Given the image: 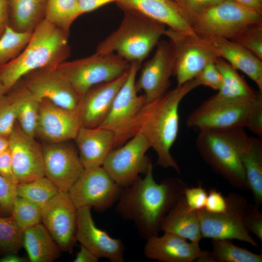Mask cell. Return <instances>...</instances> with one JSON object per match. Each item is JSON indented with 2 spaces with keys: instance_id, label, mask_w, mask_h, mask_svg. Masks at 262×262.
I'll return each instance as SVG.
<instances>
[{
  "instance_id": "obj_36",
  "label": "cell",
  "mask_w": 262,
  "mask_h": 262,
  "mask_svg": "<svg viewBox=\"0 0 262 262\" xmlns=\"http://www.w3.org/2000/svg\"><path fill=\"white\" fill-rule=\"evenodd\" d=\"M32 33H18L6 26L0 37V66L13 60L21 53L30 40Z\"/></svg>"
},
{
  "instance_id": "obj_32",
  "label": "cell",
  "mask_w": 262,
  "mask_h": 262,
  "mask_svg": "<svg viewBox=\"0 0 262 262\" xmlns=\"http://www.w3.org/2000/svg\"><path fill=\"white\" fill-rule=\"evenodd\" d=\"M213 249L205 251L198 262H262V255L234 245L229 239H213Z\"/></svg>"
},
{
  "instance_id": "obj_15",
  "label": "cell",
  "mask_w": 262,
  "mask_h": 262,
  "mask_svg": "<svg viewBox=\"0 0 262 262\" xmlns=\"http://www.w3.org/2000/svg\"><path fill=\"white\" fill-rule=\"evenodd\" d=\"M77 212L68 192L61 191L42 208V223L61 251L73 252L77 242Z\"/></svg>"
},
{
  "instance_id": "obj_46",
  "label": "cell",
  "mask_w": 262,
  "mask_h": 262,
  "mask_svg": "<svg viewBox=\"0 0 262 262\" xmlns=\"http://www.w3.org/2000/svg\"><path fill=\"white\" fill-rule=\"evenodd\" d=\"M0 174L10 183L14 185L17 184L9 148L0 154Z\"/></svg>"
},
{
  "instance_id": "obj_26",
  "label": "cell",
  "mask_w": 262,
  "mask_h": 262,
  "mask_svg": "<svg viewBox=\"0 0 262 262\" xmlns=\"http://www.w3.org/2000/svg\"><path fill=\"white\" fill-rule=\"evenodd\" d=\"M161 230L199 244L202 237L198 212L188 207L184 195L164 218Z\"/></svg>"
},
{
  "instance_id": "obj_4",
  "label": "cell",
  "mask_w": 262,
  "mask_h": 262,
  "mask_svg": "<svg viewBox=\"0 0 262 262\" xmlns=\"http://www.w3.org/2000/svg\"><path fill=\"white\" fill-rule=\"evenodd\" d=\"M250 140L244 128L199 131L196 147L205 162L232 187L249 190L241 157Z\"/></svg>"
},
{
  "instance_id": "obj_34",
  "label": "cell",
  "mask_w": 262,
  "mask_h": 262,
  "mask_svg": "<svg viewBox=\"0 0 262 262\" xmlns=\"http://www.w3.org/2000/svg\"><path fill=\"white\" fill-rule=\"evenodd\" d=\"M59 192L52 182L45 176L35 180L17 183L16 196L26 198L43 208Z\"/></svg>"
},
{
  "instance_id": "obj_37",
  "label": "cell",
  "mask_w": 262,
  "mask_h": 262,
  "mask_svg": "<svg viewBox=\"0 0 262 262\" xmlns=\"http://www.w3.org/2000/svg\"><path fill=\"white\" fill-rule=\"evenodd\" d=\"M23 231L13 217L0 216V251L16 253L22 246Z\"/></svg>"
},
{
  "instance_id": "obj_45",
  "label": "cell",
  "mask_w": 262,
  "mask_h": 262,
  "mask_svg": "<svg viewBox=\"0 0 262 262\" xmlns=\"http://www.w3.org/2000/svg\"><path fill=\"white\" fill-rule=\"evenodd\" d=\"M227 207L226 197L220 192L214 188L209 190L204 208L206 211L212 213H222L226 211Z\"/></svg>"
},
{
  "instance_id": "obj_22",
  "label": "cell",
  "mask_w": 262,
  "mask_h": 262,
  "mask_svg": "<svg viewBox=\"0 0 262 262\" xmlns=\"http://www.w3.org/2000/svg\"><path fill=\"white\" fill-rule=\"evenodd\" d=\"M199 244L187 242L175 234L164 232L146 240L144 248L145 257L161 262H192L203 256Z\"/></svg>"
},
{
  "instance_id": "obj_11",
  "label": "cell",
  "mask_w": 262,
  "mask_h": 262,
  "mask_svg": "<svg viewBox=\"0 0 262 262\" xmlns=\"http://www.w3.org/2000/svg\"><path fill=\"white\" fill-rule=\"evenodd\" d=\"M123 188L101 166L84 168L68 193L77 209L88 207L103 213L117 201Z\"/></svg>"
},
{
  "instance_id": "obj_27",
  "label": "cell",
  "mask_w": 262,
  "mask_h": 262,
  "mask_svg": "<svg viewBox=\"0 0 262 262\" xmlns=\"http://www.w3.org/2000/svg\"><path fill=\"white\" fill-rule=\"evenodd\" d=\"M6 94L14 105L16 122L25 133L35 138L40 101L20 80Z\"/></svg>"
},
{
  "instance_id": "obj_33",
  "label": "cell",
  "mask_w": 262,
  "mask_h": 262,
  "mask_svg": "<svg viewBox=\"0 0 262 262\" xmlns=\"http://www.w3.org/2000/svg\"><path fill=\"white\" fill-rule=\"evenodd\" d=\"M81 15L79 0H47L44 20L69 35L71 26Z\"/></svg>"
},
{
  "instance_id": "obj_53",
  "label": "cell",
  "mask_w": 262,
  "mask_h": 262,
  "mask_svg": "<svg viewBox=\"0 0 262 262\" xmlns=\"http://www.w3.org/2000/svg\"><path fill=\"white\" fill-rule=\"evenodd\" d=\"M5 94L3 86L0 82V98L4 95Z\"/></svg>"
},
{
  "instance_id": "obj_38",
  "label": "cell",
  "mask_w": 262,
  "mask_h": 262,
  "mask_svg": "<svg viewBox=\"0 0 262 262\" xmlns=\"http://www.w3.org/2000/svg\"><path fill=\"white\" fill-rule=\"evenodd\" d=\"M230 40L243 46L262 60V23L246 27Z\"/></svg>"
},
{
  "instance_id": "obj_23",
  "label": "cell",
  "mask_w": 262,
  "mask_h": 262,
  "mask_svg": "<svg viewBox=\"0 0 262 262\" xmlns=\"http://www.w3.org/2000/svg\"><path fill=\"white\" fill-rule=\"evenodd\" d=\"M217 57L226 60L233 67L249 77L262 93V60L240 45L227 38L199 35Z\"/></svg>"
},
{
  "instance_id": "obj_14",
  "label": "cell",
  "mask_w": 262,
  "mask_h": 262,
  "mask_svg": "<svg viewBox=\"0 0 262 262\" xmlns=\"http://www.w3.org/2000/svg\"><path fill=\"white\" fill-rule=\"evenodd\" d=\"M20 81L39 101L47 99L77 113L81 97L57 67L33 71Z\"/></svg>"
},
{
  "instance_id": "obj_19",
  "label": "cell",
  "mask_w": 262,
  "mask_h": 262,
  "mask_svg": "<svg viewBox=\"0 0 262 262\" xmlns=\"http://www.w3.org/2000/svg\"><path fill=\"white\" fill-rule=\"evenodd\" d=\"M81 127L78 113L47 99L40 100L35 138L43 143L74 140Z\"/></svg>"
},
{
  "instance_id": "obj_30",
  "label": "cell",
  "mask_w": 262,
  "mask_h": 262,
  "mask_svg": "<svg viewBox=\"0 0 262 262\" xmlns=\"http://www.w3.org/2000/svg\"><path fill=\"white\" fill-rule=\"evenodd\" d=\"M241 160L249 190L256 206H259L262 203V143L260 139L250 136Z\"/></svg>"
},
{
  "instance_id": "obj_8",
  "label": "cell",
  "mask_w": 262,
  "mask_h": 262,
  "mask_svg": "<svg viewBox=\"0 0 262 262\" xmlns=\"http://www.w3.org/2000/svg\"><path fill=\"white\" fill-rule=\"evenodd\" d=\"M127 78L117 92L107 116L98 127L112 131L117 147L134 135L136 123L145 104L144 95H139L136 88V75L142 64L130 63Z\"/></svg>"
},
{
  "instance_id": "obj_52",
  "label": "cell",
  "mask_w": 262,
  "mask_h": 262,
  "mask_svg": "<svg viewBox=\"0 0 262 262\" xmlns=\"http://www.w3.org/2000/svg\"><path fill=\"white\" fill-rule=\"evenodd\" d=\"M9 148L8 137L0 135V154Z\"/></svg>"
},
{
  "instance_id": "obj_48",
  "label": "cell",
  "mask_w": 262,
  "mask_h": 262,
  "mask_svg": "<svg viewBox=\"0 0 262 262\" xmlns=\"http://www.w3.org/2000/svg\"><path fill=\"white\" fill-rule=\"evenodd\" d=\"M99 258L90 250L81 245L80 249L76 254L74 262H97Z\"/></svg>"
},
{
  "instance_id": "obj_1",
  "label": "cell",
  "mask_w": 262,
  "mask_h": 262,
  "mask_svg": "<svg viewBox=\"0 0 262 262\" xmlns=\"http://www.w3.org/2000/svg\"><path fill=\"white\" fill-rule=\"evenodd\" d=\"M187 187L177 178H166L157 183L151 165L144 178L139 177L123 188L115 210L122 218L132 222L146 240L158 235L164 218Z\"/></svg>"
},
{
  "instance_id": "obj_10",
  "label": "cell",
  "mask_w": 262,
  "mask_h": 262,
  "mask_svg": "<svg viewBox=\"0 0 262 262\" xmlns=\"http://www.w3.org/2000/svg\"><path fill=\"white\" fill-rule=\"evenodd\" d=\"M225 197L227 207L224 213H212L205 209L197 211L202 238L236 239L260 249L244 225L246 199L235 193H229Z\"/></svg>"
},
{
  "instance_id": "obj_47",
  "label": "cell",
  "mask_w": 262,
  "mask_h": 262,
  "mask_svg": "<svg viewBox=\"0 0 262 262\" xmlns=\"http://www.w3.org/2000/svg\"><path fill=\"white\" fill-rule=\"evenodd\" d=\"M119 0H79L81 15L92 12L111 2H117Z\"/></svg>"
},
{
  "instance_id": "obj_20",
  "label": "cell",
  "mask_w": 262,
  "mask_h": 262,
  "mask_svg": "<svg viewBox=\"0 0 262 262\" xmlns=\"http://www.w3.org/2000/svg\"><path fill=\"white\" fill-rule=\"evenodd\" d=\"M90 207L77 209L76 240L99 258L111 262L125 261V246L120 239L110 236L95 225Z\"/></svg>"
},
{
  "instance_id": "obj_44",
  "label": "cell",
  "mask_w": 262,
  "mask_h": 262,
  "mask_svg": "<svg viewBox=\"0 0 262 262\" xmlns=\"http://www.w3.org/2000/svg\"><path fill=\"white\" fill-rule=\"evenodd\" d=\"M184 196L187 204L192 210L198 211L204 209L207 193L201 184L196 187H187L185 190Z\"/></svg>"
},
{
  "instance_id": "obj_7",
  "label": "cell",
  "mask_w": 262,
  "mask_h": 262,
  "mask_svg": "<svg viewBox=\"0 0 262 262\" xmlns=\"http://www.w3.org/2000/svg\"><path fill=\"white\" fill-rule=\"evenodd\" d=\"M262 23V12L234 0H223L196 14L189 24L197 34L232 39L251 25Z\"/></svg>"
},
{
  "instance_id": "obj_42",
  "label": "cell",
  "mask_w": 262,
  "mask_h": 262,
  "mask_svg": "<svg viewBox=\"0 0 262 262\" xmlns=\"http://www.w3.org/2000/svg\"><path fill=\"white\" fill-rule=\"evenodd\" d=\"M16 186L0 174V216L11 215L13 203L16 196Z\"/></svg>"
},
{
  "instance_id": "obj_40",
  "label": "cell",
  "mask_w": 262,
  "mask_h": 262,
  "mask_svg": "<svg viewBox=\"0 0 262 262\" xmlns=\"http://www.w3.org/2000/svg\"><path fill=\"white\" fill-rule=\"evenodd\" d=\"M180 10L189 24V21L203 10L223 0H170Z\"/></svg>"
},
{
  "instance_id": "obj_9",
  "label": "cell",
  "mask_w": 262,
  "mask_h": 262,
  "mask_svg": "<svg viewBox=\"0 0 262 262\" xmlns=\"http://www.w3.org/2000/svg\"><path fill=\"white\" fill-rule=\"evenodd\" d=\"M131 64L115 53L93 55L66 61L57 68L82 97L92 86L115 80L126 73Z\"/></svg>"
},
{
  "instance_id": "obj_3",
  "label": "cell",
  "mask_w": 262,
  "mask_h": 262,
  "mask_svg": "<svg viewBox=\"0 0 262 262\" xmlns=\"http://www.w3.org/2000/svg\"><path fill=\"white\" fill-rule=\"evenodd\" d=\"M69 35L43 20L33 32L25 48L15 59L0 66V82L6 94L28 73L56 67L70 55Z\"/></svg>"
},
{
  "instance_id": "obj_41",
  "label": "cell",
  "mask_w": 262,
  "mask_h": 262,
  "mask_svg": "<svg viewBox=\"0 0 262 262\" xmlns=\"http://www.w3.org/2000/svg\"><path fill=\"white\" fill-rule=\"evenodd\" d=\"M214 62L208 64L194 78L198 86L204 85L216 90L220 88L222 77Z\"/></svg>"
},
{
  "instance_id": "obj_21",
  "label": "cell",
  "mask_w": 262,
  "mask_h": 262,
  "mask_svg": "<svg viewBox=\"0 0 262 262\" xmlns=\"http://www.w3.org/2000/svg\"><path fill=\"white\" fill-rule=\"evenodd\" d=\"M128 73L113 81L92 86L81 97L77 112L81 127L96 128L101 124Z\"/></svg>"
},
{
  "instance_id": "obj_35",
  "label": "cell",
  "mask_w": 262,
  "mask_h": 262,
  "mask_svg": "<svg viewBox=\"0 0 262 262\" xmlns=\"http://www.w3.org/2000/svg\"><path fill=\"white\" fill-rule=\"evenodd\" d=\"M11 215L23 231L42 223V208L26 198L16 196Z\"/></svg>"
},
{
  "instance_id": "obj_50",
  "label": "cell",
  "mask_w": 262,
  "mask_h": 262,
  "mask_svg": "<svg viewBox=\"0 0 262 262\" xmlns=\"http://www.w3.org/2000/svg\"><path fill=\"white\" fill-rule=\"evenodd\" d=\"M246 7L262 12V0H234Z\"/></svg>"
},
{
  "instance_id": "obj_31",
  "label": "cell",
  "mask_w": 262,
  "mask_h": 262,
  "mask_svg": "<svg viewBox=\"0 0 262 262\" xmlns=\"http://www.w3.org/2000/svg\"><path fill=\"white\" fill-rule=\"evenodd\" d=\"M214 62L222 77V84L214 95L215 97L223 99H235L252 97L258 93L254 91L237 70L224 59L218 57Z\"/></svg>"
},
{
  "instance_id": "obj_5",
  "label": "cell",
  "mask_w": 262,
  "mask_h": 262,
  "mask_svg": "<svg viewBox=\"0 0 262 262\" xmlns=\"http://www.w3.org/2000/svg\"><path fill=\"white\" fill-rule=\"evenodd\" d=\"M235 99H223L214 96L188 116L186 126L199 131L205 129L247 128L262 135V95Z\"/></svg>"
},
{
  "instance_id": "obj_49",
  "label": "cell",
  "mask_w": 262,
  "mask_h": 262,
  "mask_svg": "<svg viewBox=\"0 0 262 262\" xmlns=\"http://www.w3.org/2000/svg\"><path fill=\"white\" fill-rule=\"evenodd\" d=\"M8 2L9 0H0V37L8 25Z\"/></svg>"
},
{
  "instance_id": "obj_12",
  "label": "cell",
  "mask_w": 262,
  "mask_h": 262,
  "mask_svg": "<svg viewBox=\"0 0 262 262\" xmlns=\"http://www.w3.org/2000/svg\"><path fill=\"white\" fill-rule=\"evenodd\" d=\"M166 36L175 56L174 75L180 86L194 79L210 62L217 57L210 46L197 34H189L168 28Z\"/></svg>"
},
{
  "instance_id": "obj_39",
  "label": "cell",
  "mask_w": 262,
  "mask_h": 262,
  "mask_svg": "<svg viewBox=\"0 0 262 262\" xmlns=\"http://www.w3.org/2000/svg\"><path fill=\"white\" fill-rule=\"evenodd\" d=\"M14 105L7 94L0 98V135L9 137L16 124Z\"/></svg>"
},
{
  "instance_id": "obj_13",
  "label": "cell",
  "mask_w": 262,
  "mask_h": 262,
  "mask_svg": "<svg viewBox=\"0 0 262 262\" xmlns=\"http://www.w3.org/2000/svg\"><path fill=\"white\" fill-rule=\"evenodd\" d=\"M150 144L140 132L112 149L102 166L111 177L123 188L131 184L140 175L146 174L152 165L146 153Z\"/></svg>"
},
{
  "instance_id": "obj_25",
  "label": "cell",
  "mask_w": 262,
  "mask_h": 262,
  "mask_svg": "<svg viewBox=\"0 0 262 262\" xmlns=\"http://www.w3.org/2000/svg\"><path fill=\"white\" fill-rule=\"evenodd\" d=\"M116 3L122 10H135L174 31L196 33L170 0H119Z\"/></svg>"
},
{
  "instance_id": "obj_43",
  "label": "cell",
  "mask_w": 262,
  "mask_h": 262,
  "mask_svg": "<svg viewBox=\"0 0 262 262\" xmlns=\"http://www.w3.org/2000/svg\"><path fill=\"white\" fill-rule=\"evenodd\" d=\"M244 225L249 232H252L262 241V214L258 206L247 204L244 217Z\"/></svg>"
},
{
  "instance_id": "obj_28",
  "label": "cell",
  "mask_w": 262,
  "mask_h": 262,
  "mask_svg": "<svg viewBox=\"0 0 262 262\" xmlns=\"http://www.w3.org/2000/svg\"><path fill=\"white\" fill-rule=\"evenodd\" d=\"M47 0H9L8 25L18 33H32L44 19Z\"/></svg>"
},
{
  "instance_id": "obj_29",
  "label": "cell",
  "mask_w": 262,
  "mask_h": 262,
  "mask_svg": "<svg viewBox=\"0 0 262 262\" xmlns=\"http://www.w3.org/2000/svg\"><path fill=\"white\" fill-rule=\"evenodd\" d=\"M22 246L31 262H52L59 257L58 246L42 223L23 231Z\"/></svg>"
},
{
  "instance_id": "obj_2",
  "label": "cell",
  "mask_w": 262,
  "mask_h": 262,
  "mask_svg": "<svg viewBox=\"0 0 262 262\" xmlns=\"http://www.w3.org/2000/svg\"><path fill=\"white\" fill-rule=\"evenodd\" d=\"M198 86L193 79L146 103L135 125L134 135L140 132L147 138L157 154V164L179 173V167L170 150L179 133V106L185 96Z\"/></svg>"
},
{
  "instance_id": "obj_24",
  "label": "cell",
  "mask_w": 262,
  "mask_h": 262,
  "mask_svg": "<svg viewBox=\"0 0 262 262\" xmlns=\"http://www.w3.org/2000/svg\"><path fill=\"white\" fill-rule=\"evenodd\" d=\"M74 140L84 168L102 166L115 147L114 133L101 127H81Z\"/></svg>"
},
{
  "instance_id": "obj_6",
  "label": "cell",
  "mask_w": 262,
  "mask_h": 262,
  "mask_svg": "<svg viewBox=\"0 0 262 262\" xmlns=\"http://www.w3.org/2000/svg\"><path fill=\"white\" fill-rule=\"evenodd\" d=\"M118 28L97 46L96 53H115L130 63H142L164 35L165 26L135 10H123Z\"/></svg>"
},
{
  "instance_id": "obj_17",
  "label": "cell",
  "mask_w": 262,
  "mask_h": 262,
  "mask_svg": "<svg viewBox=\"0 0 262 262\" xmlns=\"http://www.w3.org/2000/svg\"><path fill=\"white\" fill-rule=\"evenodd\" d=\"M156 46L154 54L141 67L139 77L136 80V90L143 92L146 103L165 93L174 75L175 56L172 45L164 40Z\"/></svg>"
},
{
  "instance_id": "obj_18",
  "label": "cell",
  "mask_w": 262,
  "mask_h": 262,
  "mask_svg": "<svg viewBox=\"0 0 262 262\" xmlns=\"http://www.w3.org/2000/svg\"><path fill=\"white\" fill-rule=\"evenodd\" d=\"M14 174L18 183L44 176L42 144L25 133L16 122L8 137Z\"/></svg>"
},
{
  "instance_id": "obj_51",
  "label": "cell",
  "mask_w": 262,
  "mask_h": 262,
  "mask_svg": "<svg viewBox=\"0 0 262 262\" xmlns=\"http://www.w3.org/2000/svg\"><path fill=\"white\" fill-rule=\"evenodd\" d=\"M28 259L21 257L16 254V253H8L0 259L1 262H26Z\"/></svg>"
},
{
  "instance_id": "obj_16",
  "label": "cell",
  "mask_w": 262,
  "mask_h": 262,
  "mask_svg": "<svg viewBox=\"0 0 262 262\" xmlns=\"http://www.w3.org/2000/svg\"><path fill=\"white\" fill-rule=\"evenodd\" d=\"M68 142L42 144L44 175L59 191L65 192L84 169L77 148Z\"/></svg>"
}]
</instances>
